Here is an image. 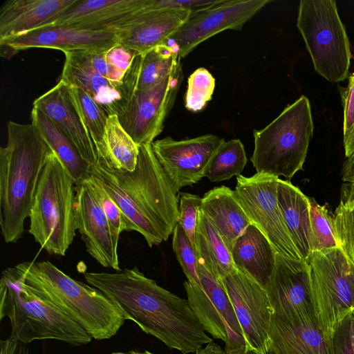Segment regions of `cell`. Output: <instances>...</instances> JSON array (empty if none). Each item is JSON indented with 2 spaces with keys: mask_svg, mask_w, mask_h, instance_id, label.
Instances as JSON below:
<instances>
[{
  "mask_svg": "<svg viewBox=\"0 0 354 354\" xmlns=\"http://www.w3.org/2000/svg\"><path fill=\"white\" fill-rule=\"evenodd\" d=\"M86 281L102 292L124 319L182 354L196 353L212 342L187 299L147 277L137 267L119 272L84 274Z\"/></svg>",
  "mask_w": 354,
  "mask_h": 354,
  "instance_id": "cell-1",
  "label": "cell"
},
{
  "mask_svg": "<svg viewBox=\"0 0 354 354\" xmlns=\"http://www.w3.org/2000/svg\"><path fill=\"white\" fill-rule=\"evenodd\" d=\"M90 175L120 209L127 232H139L150 248L173 233L178 222L179 198L151 144L139 146L133 171H119L97 161L90 167Z\"/></svg>",
  "mask_w": 354,
  "mask_h": 354,
  "instance_id": "cell-2",
  "label": "cell"
},
{
  "mask_svg": "<svg viewBox=\"0 0 354 354\" xmlns=\"http://www.w3.org/2000/svg\"><path fill=\"white\" fill-rule=\"evenodd\" d=\"M7 145L0 148V226L4 241L24 232L42 170L53 151L32 124L9 121Z\"/></svg>",
  "mask_w": 354,
  "mask_h": 354,
  "instance_id": "cell-3",
  "label": "cell"
},
{
  "mask_svg": "<svg viewBox=\"0 0 354 354\" xmlns=\"http://www.w3.org/2000/svg\"><path fill=\"white\" fill-rule=\"evenodd\" d=\"M13 268L28 288L80 324L92 338L110 339L124 324L122 315L102 292L73 279L51 262L24 261Z\"/></svg>",
  "mask_w": 354,
  "mask_h": 354,
  "instance_id": "cell-4",
  "label": "cell"
},
{
  "mask_svg": "<svg viewBox=\"0 0 354 354\" xmlns=\"http://www.w3.org/2000/svg\"><path fill=\"white\" fill-rule=\"evenodd\" d=\"M0 298V320L8 317L10 337L14 339L25 344L38 339H56L72 346L92 340L80 324L28 288L14 268L2 272Z\"/></svg>",
  "mask_w": 354,
  "mask_h": 354,
  "instance_id": "cell-5",
  "label": "cell"
},
{
  "mask_svg": "<svg viewBox=\"0 0 354 354\" xmlns=\"http://www.w3.org/2000/svg\"><path fill=\"white\" fill-rule=\"evenodd\" d=\"M28 232L49 254L64 256L77 230L76 184L52 151L30 209Z\"/></svg>",
  "mask_w": 354,
  "mask_h": 354,
  "instance_id": "cell-6",
  "label": "cell"
},
{
  "mask_svg": "<svg viewBox=\"0 0 354 354\" xmlns=\"http://www.w3.org/2000/svg\"><path fill=\"white\" fill-rule=\"evenodd\" d=\"M313 129L309 100L301 95L263 129L254 130L250 161L257 173L290 180L303 168Z\"/></svg>",
  "mask_w": 354,
  "mask_h": 354,
  "instance_id": "cell-7",
  "label": "cell"
},
{
  "mask_svg": "<svg viewBox=\"0 0 354 354\" xmlns=\"http://www.w3.org/2000/svg\"><path fill=\"white\" fill-rule=\"evenodd\" d=\"M297 27L317 73L331 82L348 77V38L334 0H301Z\"/></svg>",
  "mask_w": 354,
  "mask_h": 354,
  "instance_id": "cell-8",
  "label": "cell"
},
{
  "mask_svg": "<svg viewBox=\"0 0 354 354\" xmlns=\"http://www.w3.org/2000/svg\"><path fill=\"white\" fill-rule=\"evenodd\" d=\"M306 261L319 325L331 337L336 326L354 310V264L340 248L313 251Z\"/></svg>",
  "mask_w": 354,
  "mask_h": 354,
  "instance_id": "cell-9",
  "label": "cell"
},
{
  "mask_svg": "<svg viewBox=\"0 0 354 354\" xmlns=\"http://www.w3.org/2000/svg\"><path fill=\"white\" fill-rule=\"evenodd\" d=\"M201 286L184 282L187 300L205 331L225 343L226 354L248 351L242 330L222 280L197 259Z\"/></svg>",
  "mask_w": 354,
  "mask_h": 354,
  "instance_id": "cell-10",
  "label": "cell"
},
{
  "mask_svg": "<svg viewBox=\"0 0 354 354\" xmlns=\"http://www.w3.org/2000/svg\"><path fill=\"white\" fill-rule=\"evenodd\" d=\"M279 178L263 173L236 176L235 192L249 218L267 238L276 253L301 260L286 227L277 199Z\"/></svg>",
  "mask_w": 354,
  "mask_h": 354,
  "instance_id": "cell-11",
  "label": "cell"
},
{
  "mask_svg": "<svg viewBox=\"0 0 354 354\" xmlns=\"http://www.w3.org/2000/svg\"><path fill=\"white\" fill-rule=\"evenodd\" d=\"M183 80L180 60L174 71L157 86L134 91L117 115L122 127L138 147L151 144L162 132Z\"/></svg>",
  "mask_w": 354,
  "mask_h": 354,
  "instance_id": "cell-12",
  "label": "cell"
},
{
  "mask_svg": "<svg viewBox=\"0 0 354 354\" xmlns=\"http://www.w3.org/2000/svg\"><path fill=\"white\" fill-rule=\"evenodd\" d=\"M271 0H218L192 11L187 19L169 39L178 47L179 57H185L196 46L225 30L242 27Z\"/></svg>",
  "mask_w": 354,
  "mask_h": 354,
  "instance_id": "cell-13",
  "label": "cell"
},
{
  "mask_svg": "<svg viewBox=\"0 0 354 354\" xmlns=\"http://www.w3.org/2000/svg\"><path fill=\"white\" fill-rule=\"evenodd\" d=\"M242 330L248 351L265 354L270 348L273 310L266 290L237 270L222 279Z\"/></svg>",
  "mask_w": 354,
  "mask_h": 354,
  "instance_id": "cell-14",
  "label": "cell"
},
{
  "mask_svg": "<svg viewBox=\"0 0 354 354\" xmlns=\"http://www.w3.org/2000/svg\"><path fill=\"white\" fill-rule=\"evenodd\" d=\"M225 139L213 134L181 140L167 136L151 143L152 149L175 192L205 177L206 168Z\"/></svg>",
  "mask_w": 354,
  "mask_h": 354,
  "instance_id": "cell-15",
  "label": "cell"
},
{
  "mask_svg": "<svg viewBox=\"0 0 354 354\" xmlns=\"http://www.w3.org/2000/svg\"><path fill=\"white\" fill-rule=\"evenodd\" d=\"M265 290L273 314L318 323L306 261L285 258L277 253L274 270Z\"/></svg>",
  "mask_w": 354,
  "mask_h": 354,
  "instance_id": "cell-16",
  "label": "cell"
},
{
  "mask_svg": "<svg viewBox=\"0 0 354 354\" xmlns=\"http://www.w3.org/2000/svg\"><path fill=\"white\" fill-rule=\"evenodd\" d=\"M118 43L113 30H86L49 25L0 40L1 55L9 59L19 51L45 48L71 51H99Z\"/></svg>",
  "mask_w": 354,
  "mask_h": 354,
  "instance_id": "cell-17",
  "label": "cell"
},
{
  "mask_svg": "<svg viewBox=\"0 0 354 354\" xmlns=\"http://www.w3.org/2000/svg\"><path fill=\"white\" fill-rule=\"evenodd\" d=\"M149 1L112 28L119 44L141 54L165 44L192 12L185 8L151 10Z\"/></svg>",
  "mask_w": 354,
  "mask_h": 354,
  "instance_id": "cell-18",
  "label": "cell"
},
{
  "mask_svg": "<svg viewBox=\"0 0 354 354\" xmlns=\"http://www.w3.org/2000/svg\"><path fill=\"white\" fill-rule=\"evenodd\" d=\"M76 224L88 253L102 266L120 271L119 238L86 180L76 185Z\"/></svg>",
  "mask_w": 354,
  "mask_h": 354,
  "instance_id": "cell-19",
  "label": "cell"
},
{
  "mask_svg": "<svg viewBox=\"0 0 354 354\" xmlns=\"http://www.w3.org/2000/svg\"><path fill=\"white\" fill-rule=\"evenodd\" d=\"M33 107L46 115L70 139L82 158L90 165L97 163L93 141L62 80L35 99Z\"/></svg>",
  "mask_w": 354,
  "mask_h": 354,
  "instance_id": "cell-20",
  "label": "cell"
},
{
  "mask_svg": "<svg viewBox=\"0 0 354 354\" xmlns=\"http://www.w3.org/2000/svg\"><path fill=\"white\" fill-rule=\"evenodd\" d=\"M78 0H8L0 9V40L51 25Z\"/></svg>",
  "mask_w": 354,
  "mask_h": 354,
  "instance_id": "cell-21",
  "label": "cell"
},
{
  "mask_svg": "<svg viewBox=\"0 0 354 354\" xmlns=\"http://www.w3.org/2000/svg\"><path fill=\"white\" fill-rule=\"evenodd\" d=\"M270 337L277 354H333L331 337L316 322L272 314Z\"/></svg>",
  "mask_w": 354,
  "mask_h": 354,
  "instance_id": "cell-22",
  "label": "cell"
},
{
  "mask_svg": "<svg viewBox=\"0 0 354 354\" xmlns=\"http://www.w3.org/2000/svg\"><path fill=\"white\" fill-rule=\"evenodd\" d=\"M64 55L60 80L86 92L108 116L118 115L124 106L120 88L93 68L85 51H71Z\"/></svg>",
  "mask_w": 354,
  "mask_h": 354,
  "instance_id": "cell-23",
  "label": "cell"
},
{
  "mask_svg": "<svg viewBox=\"0 0 354 354\" xmlns=\"http://www.w3.org/2000/svg\"><path fill=\"white\" fill-rule=\"evenodd\" d=\"M147 0H78L51 25L86 30H112Z\"/></svg>",
  "mask_w": 354,
  "mask_h": 354,
  "instance_id": "cell-24",
  "label": "cell"
},
{
  "mask_svg": "<svg viewBox=\"0 0 354 354\" xmlns=\"http://www.w3.org/2000/svg\"><path fill=\"white\" fill-rule=\"evenodd\" d=\"M200 211L230 252L236 239L251 224L235 191L225 185L214 187L203 195Z\"/></svg>",
  "mask_w": 354,
  "mask_h": 354,
  "instance_id": "cell-25",
  "label": "cell"
},
{
  "mask_svg": "<svg viewBox=\"0 0 354 354\" xmlns=\"http://www.w3.org/2000/svg\"><path fill=\"white\" fill-rule=\"evenodd\" d=\"M276 254L267 238L252 223L236 239L231 251L236 269L264 289L274 272Z\"/></svg>",
  "mask_w": 354,
  "mask_h": 354,
  "instance_id": "cell-26",
  "label": "cell"
},
{
  "mask_svg": "<svg viewBox=\"0 0 354 354\" xmlns=\"http://www.w3.org/2000/svg\"><path fill=\"white\" fill-rule=\"evenodd\" d=\"M277 199L292 241L306 261L313 252L309 198L289 180L279 178Z\"/></svg>",
  "mask_w": 354,
  "mask_h": 354,
  "instance_id": "cell-27",
  "label": "cell"
},
{
  "mask_svg": "<svg viewBox=\"0 0 354 354\" xmlns=\"http://www.w3.org/2000/svg\"><path fill=\"white\" fill-rule=\"evenodd\" d=\"M31 123L39 130L53 152L64 165L76 185L90 176V165L65 133L43 112L33 107Z\"/></svg>",
  "mask_w": 354,
  "mask_h": 354,
  "instance_id": "cell-28",
  "label": "cell"
},
{
  "mask_svg": "<svg viewBox=\"0 0 354 354\" xmlns=\"http://www.w3.org/2000/svg\"><path fill=\"white\" fill-rule=\"evenodd\" d=\"M98 161L123 171L135 169L139 147L122 127L116 114L108 117L103 140L96 149Z\"/></svg>",
  "mask_w": 354,
  "mask_h": 354,
  "instance_id": "cell-29",
  "label": "cell"
},
{
  "mask_svg": "<svg viewBox=\"0 0 354 354\" xmlns=\"http://www.w3.org/2000/svg\"><path fill=\"white\" fill-rule=\"evenodd\" d=\"M195 250L197 259L218 280L236 270L231 252L200 209L195 234Z\"/></svg>",
  "mask_w": 354,
  "mask_h": 354,
  "instance_id": "cell-30",
  "label": "cell"
},
{
  "mask_svg": "<svg viewBox=\"0 0 354 354\" xmlns=\"http://www.w3.org/2000/svg\"><path fill=\"white\" fill-rule=\"evenodd\" d=\"M180 57L176 45H160L145 53H138L133 60L136 91H147L160 84L176 68Z\"/></svg>",
  "mask_w": 354,
  "mask_h": 354,
  "instance_id": "cell-31",
  "label": "cell"
},
{
  "mask_svg": "<svg viewBox=\"0 0 354 354\" xmlns=\"http://www.w3.org/2000/svg\"><path fill=\"white\" fill-rule=\"evenodd\" d=\"M244 146L239 139L225 141L211 158L205 177L221 182L240 175L247 164Z\"/></svg>",
  "mask_w": 354,
  "mask_h": 354,
  "instance_id": "cell-32",
  "label": "cell"
},
{
  "mask_svg": "<svg viewBox=\"0 0 354 354\" xmlns=\"http://www.w3.org/2000/svg\"><path fill=\"white\" fill-rule=\"evenodd\" d=\"M335 225L339 248L354 264V185L342 186L341 197L335 212Z\"/></svg>",
  "mask_w": 354,
  "mask_h": 354,
  "instance_id": "cell-33",
  "label": "cell"
},
{
  "mask_svg": "<svg viewBox=\"0 0 354 354\" xmlns=\"http://www.w3.org/2000/svg\"><path fill=\"white\" fill-rule=\"evenodd\" d=\"M67 86L75 107L97 149L102 142L109 116L86 92L77 87Z\"/></svg>",
  "mask_w": 354,
  "mask_h": 354,
  "instance_id": "cell-34",
  "label": "cell"
},
{
  "mask_svg": "<svg viewBox=\"0 0 354 354\" xmlns=\"http://www.w3.org/2000/svg\"><path fill=\"white\" fill-rule=\"evenodd\" d=\"M309 202L313 252L339 248L334 215L314 198Z\"/></svg>",
  "mask_w": 354,
  "mask_h": 354,
  "instance_id": "cell-35",
  "label": "cell"
},
{
  "mask_svg": "<svg viewBox=\"0 0 354 354\" xmlns=\"http://www.w3.org/2000/svg\"><path fill=\"white\" fill-rule=\"evenodd\" d=\"M185 104L187 109L198 112L212 100L215 79L205 68L195 70L188 77Z\"/></svg>",
  "mask_w": 354,
  "mask_h": 354,
  "instance_id": "cell-36",
  "label": "cell"
},
{
  "mask_svg": "<svg viewBox=\"0 0 354 354\" xmlns=\"http://www.w3.org/2000/svg\"><path fill=\"white\" fill-rule=\"evenodd\" d=\"M172 234L173 250L187 281L201 286L195 248L178 223L175 226Z\"/></svg>",
  "mask_w": 354,
  "mask_h": 354,
  "instance_id": "cell-37",
  "label": "cell"
},
{
  "mask_svg": "<svg viewBox=\"0 0 354 354\" xmlns=\"http://www.w3.org/2000/svg\"><path fill=\"white\" fill-rule=\"evenodd\" d=\"M340 95L344 109L343 142L345 156L354 154V73L348 76L346 87H340Z\"/></svg>",
  "mask_w": 354,
  "mask_h": 354,
  "instance_id": "cell-38",
  "label": "cell"
},
{
  "mask_svg": "<svg viewBox=\"0 0 354 354\" xmlns=\"http://www.w3.org/2000/svg\"><path fill=\"white\" fill-rule=\"evenodd\" d=\"M85 180L94 192L114 234L119 238L122 232L127 231V224L122 212L97 179L90 175Z\"/></svg>",
  "mask_w": 354,
  "mask_h": 354,
  "instance_id": "cell-39",
  "label": "cell"
},
{
  "mask_svg": "<svg viewBox=\"0 0 354 354\" xmlns=\"http://www.w3.org/2000/svg\"><path fill=\"white\" fill-rule=\"evenodd\" d=\"M178 198L179 218L178 223L182 227L195 248V234L202 198L193 194L180 192Z\"/></svg>",
  "mask_w": 354,
  "mask_h": 354,
  "instance_id": "cell-40",
  "label": "cell"
},
{
  "mask_svg": "<svg viewBox=\"0 0 354 354\" xmlns=\"http://www.w3.org/2000/svg\"><path fill=\"white\" fill-rule=\"evenodd\" d=\"M333 354H354V344L344 318L335 327L331 335Z\"/></svg>",
  "mask_w": 354,
  "mask_h": 354,
  "instance_id": "cell-41",
  "label": "cell"
},
{
  "mask_svg": "<svg viewBox=\"0 0 354 354\" xmlns=\"http://www.w3.org/2000/svg\"><path fill=\"white\" fill-rule=\"evenodd\" d=\"M0 354H28L25 344L9 337L0 342Z\"/></svg>",
  "mask_w": 354,
  "mask_h": 354,
  "instance_id": "cell-42",
  "label": "cell"
},
{
  "mask_svg": "<svg viewBox=\"0 0 354 354\" xmlns=\"http://www.w3.org/2000/svg\"><path fill=\"white\" fill-rule=\"evenodd\" d=\"M342 180L354 185V154L346 158L342 169Z\"/></svg>",
  "mask_w": 354,
  "mask_h": 354,
  "instance_id": "cell-43",
  "label": "cell"
},
{
  "mask_svg": "<svg viewBox=\"0 0 354 354\" xmlns=\"http://www.w3.org/2000/svg\"><path fill=\"white\" fill-rule=\"evenodd\" d=\"M195 354H226L225 350L213 341L206 344L204 348L198 350Z\"/></svg>",
  "mask_w": 354,
  "mask_h": 354,
  "instance_id": "cell-44",
  "label": "cell"
},
{
  "mask_svg": "<svg viewBox=\"0 0 354 354\" xmlns=\"http://www.w3.org/2000/svg\"><path fill=\"white\" fill-rule=\"evenodd\" d=\"M344 318L346 322L349 335L354 344V315L353 312H351Z\"/></svg>",
  "mask_w": 354,
  "mask_h": 354,
  "instance_id": "cell-45",
  "label": "cell"
},
{
  "mask_svg": "<svg viewBox=\"0 0 354 354\" xmlns=\"http://www.w3.org/2000/svg\"><path fill=\"white\" fill-rule=\"evenodd\" d=\"M125 354H154V353H152L148 351H145L144 352H138V351H128V352H126Z\"/></svg>",
  "mask_w": 354,
  "mask_h": 354,
  "instance_id": "cell-46",
  "label": "cell"
},
{
  "mask_svg": "<svg viewBox=\"0 0 354 354\" xmlns=\"http://www.w3.org/2000/svg\"><path fill=\"white\" fill-rule=\"evenodd\" d=\"M251 353L252 354H258L253 351H251ZM265 354H277V353L270 348V349Z\"/></svg>",
  "mask_w": 354,
  "mask_h": 354,
  "instance_id": "cell-47",
  "label": "cell"
},
{
  "mask_svg": "<svg viewBox=\"0 0 354 354\" xmlns=\"http://www.w3.org/2000/svg\"><path fill=\"white\" fill-rule=\"evenodd\" d=\"M240 354H252L250 351H245L244 353H240Z\"/></svg>",
  "mask_w": 354,
  "mask_h": 354,
  "instance_id": "cell-48",
  "label": "cell"
},
{
  "mask_svg": "<svg viewBox=\"0 0 354 354\" xmlns=\"http://www.w3.org/2000/svg\"><path fill=\"white\" fill-rule=\"evenodd\" d=\"M111 354H125V353L117 352V353H113Z\"/></svg>",
  "mask_w": 354,
  "mask_h": 354,
  "instance_id": "cell-49",
  "label": "cell"
},
{
  "mask_svg": "<svg viewBox=\"0 0 354 354\" xmlns=\"http://www.w3.org/2000/svg\"><path fill=\"white\" fill-rule=\"evenodd\" d=\"M352 312H353V315H354V310H353Z\"/></svg>",
  "mask_w": 354,
  "mask_h": 354,
  "instance_id": "cell-50",
  "label": "cell"
}]
</instances>
